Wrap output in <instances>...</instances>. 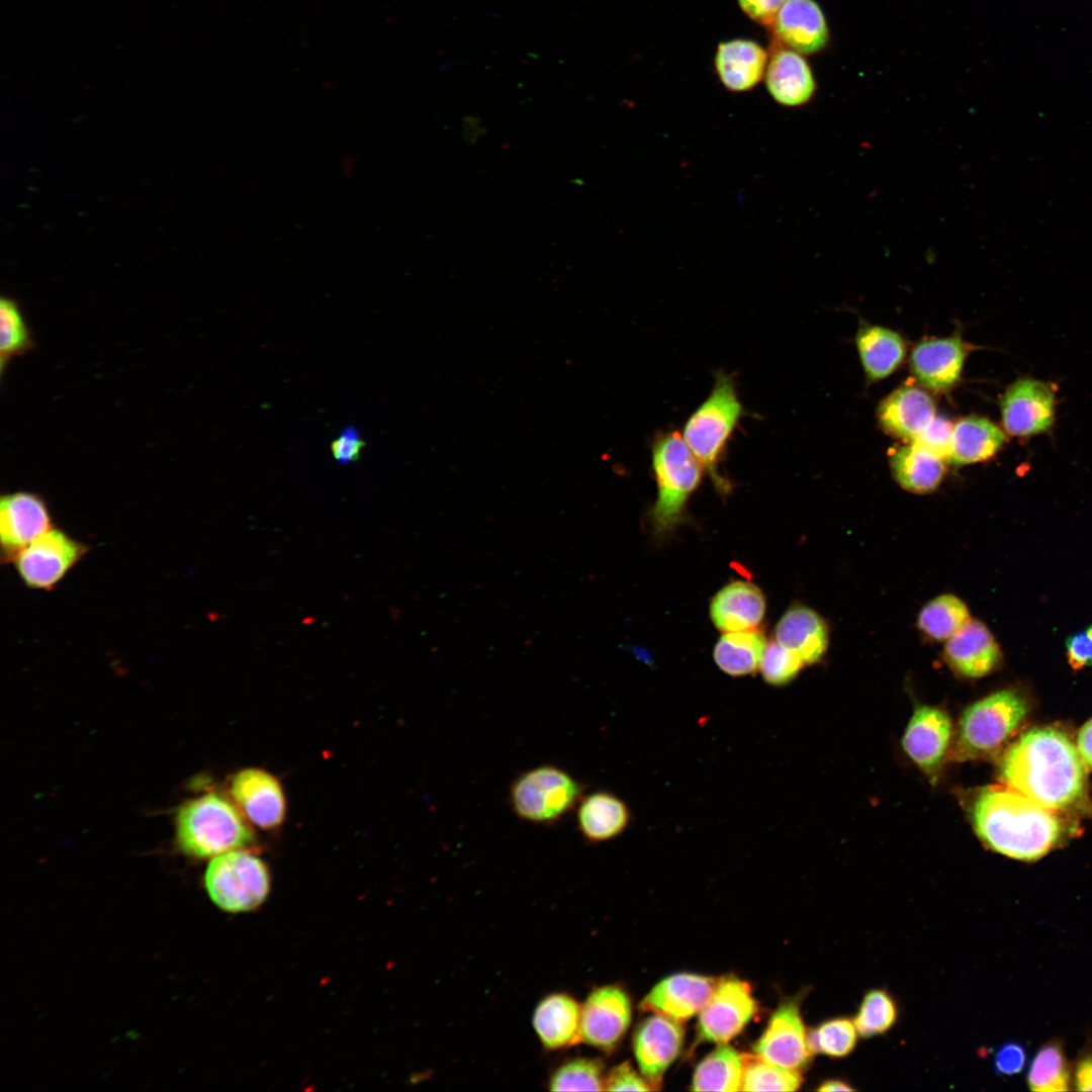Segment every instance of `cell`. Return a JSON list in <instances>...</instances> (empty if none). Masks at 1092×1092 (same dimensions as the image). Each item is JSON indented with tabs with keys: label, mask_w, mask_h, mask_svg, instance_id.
Masks as SVG:
<instances>
[{
	"label": "cell",
	"mask_w": 1092,
	"mask_h": 1092,
	"mask_svg": "<svg viewBox=\"0 0 1092 1092\" xmlns=\"http://www.w3.org/2000/svg\"><path fill=\"white\" fill-rule=\"evenodd\" d=\"M1002 783L1037 804L1067 815L1088 809L1087 765L1066 732L1033 727L1004 752Z\"/></svg>",
	"instance_id": "cell-1"
},
{
	"label": "cell",
	"mask_w": 1092,
	"mask_h": 1092,
	"mask_svg": "<svg viewBox=\"0 0 1092 1092\" xmlns=\"http://www.w3.org/2000/svg\"><path fill=\"white\" fill-rule=\"evenodd\" d=\"M970 812L975 832L990 849L1023 861L1039 859L1073 832L1064 814L1006 786L981 789Z\"/></svg>",
	"instance_id": "cell-2"
},
{
	"label": "cell",
	"mask_w": 1092,
	"mask_h": 1092,
	"mask_svg": "<svg viewBox=\"0 0 1092 1092\" xmlns=\"http://www.w3.org/2000/svg\"><path fill=\"white\" fill-rule=\"evenodd\" d=\"M743 415L744 407L733 377L718 371L709 395L688 418L682 429L681 436L688 447L721 491L727 490L730 484L719 472V466Z\"/></svg>",
	"instance_id": "cell-3"
},
{
	"label": "cell",
	"mask_w": 1092,
	"mask_h": 1092,
	"mask_svg": "<svg viewBox=\"0 0 1092 1092\" xmlns=\"http://www.w3.org/2000/svg\"><path fill=\"white\" fill-rule=\"evenodd\" d=\"M176 837L180 849L195 857L216 856L255 840L238 807L216 793L190 800L179 809Z\"/></svg>",
	"instance_id": "cell-4"
},
{
	"label": "cell",
	"mask_w": 1092,
	"mask_h": 1092,
	"mask_svg": "<svg viewBox=\"0 0 1092 1092\" xmlns=\"http://www.w3.org/2000/svg\"><path fill=\"white\" fill-rule=\"evenodd\" d=\"M651 465L657 497L650 520L655 533L663 535L682 521L687 503L698 488L704 468L681 434L673 430L659 432L654 437Z\"/></svg>",
	"instance_id": "cell-5"
},
{
	"label": "cell",
	"mask_w": 1092,
	"mask_h": 1092,
	"mask_svg": "<svg viewBox=\"0 0 1092 1092\" xmlns=\"http://www.w3.org/2000/svg\"><path fill=\"white\" fill-rule=\"evenodd\" d=\"M1027 713L1026 699L1014 690H1002L974 703L960 719L951 758L966 761L997 752Z\"/></svg>",
	"instance_id": "cell-6"
},
{
	"label": "cell",
	"mask_w": 1092,
	"mask_h": 1092,
	"mask_svg": "<svg viewBox=\"0 0 1092 1092\" xmlns=\"http://www.w3.org/2000/svg\"><path fill=\"white\" fill-rule=\"evenodd\" d=\"M582 793L581 783L568 771L543 764L520 774L512 782L509 801L521 820L552 825L576 809Z\"/></svg>",
	"instance_id": "cell-7"
},
{
	"label": "cell",
	"mask_w": 1092,
	"mask_h": 1092,
	"mask_svg": "<svg viewBox=\"0 0 1092 1092\" xmlns=\"http://www.w3.org/2000/svg\"><path fill=\"white\" fill-rule=\"evenodd\" d=\"M204 882L214 904L231 913L257 908L270 890V875L264 861L240 850L214 856L206 869Z\"/></svg>",
	"instance_id": "cell-8"
},
{
	"label": "cell",
	"mask_w": 1092,
	"mask_h": 1092,
	"mask_svg": "<svg viewBox=\"0 0 1092 1092\" xmlns=\"http://www.w3.org/2000/svg\"><path fill=\"white\" fill-rule=\"evenodd\" d=\"M89 547L59 528H51L12 560L23 583L52 590L87 554Z\"/></svg>",
	"instance_id": "cell-9"
},
{
	"label": "cell",
	"mask_w": 1092,
	"mask_h": 1092,
	"mask_svg": "<svg viewBox=\"0 0 1092 1092\" xmlns=\"http://www.w3.org/2000/svg\"><path fill=\"white\" fill-rule=\"evenodd\" d=\"M1057 387L1052 382L1022 377L1011 383L1000 400L1001 420L1009 436L1029 439L1051 432L1056 422Z\"/></svg>",
	"instance_id": "cell-10"
},
{
	"label": "cell",
	"mask_w": 1092,
	"mask_h": 1092,
	"mask_svg": "<svg viewBox=\"0 0 1092 1092\" xmlns=\"http://www.w3.org/2000/svg\"><path fill=\"white\" fill-rule=\"evenodd\" d=\"M756 1011L749 985L737 978H724L701 1010L699 1037L705 1041L726 1043L736 1036Z\"/></svg>",
	"instance_id": "cell-11"
},
{
	"label": "cell",
	"mask_w": 1092,
	"mask_h": 1092,
	"mask_svg": "<svg viewBox=\"0 0 1092 1092\" xmlns=\"http://www.w3.org/2000/svg\"><path fill=\"white\" fill-rule=\"evenodd\" d=\"M53 528L47 502L36 492L20 490L0 498L1 559L13 558L29 543Z\"/></svg>",
	"instance_id": "cell-12"
},
{
	"label": "cell",
	"mask_w": 1092,
	"mask_h": 1092,
	"mask_svg": "<svg viewBox=\"0 0 1092 1092\" xmlns=\"http://www.w3.org/2000/svg\"><path fill=\"white\" fill-rule=\"evenodd\" d=\"M755 1055L780 1067L800 1071L813 1058L797 1000L781 1004L753 1046Z\"/></svg>",
	"instance_id": "cell-13"
},
{
	"label": "cell",
	"mask_w": 1092,
	"mask_h": 1092,
	"mask_svg": "<svg viewBox=\"0 0 1092 1092\" xmlns=\"http://www.w3.org/2000/svg\"><path fill=\"white\" fill-rule=\"evenodd\" d=\"M631 1003L618 986L594 990L581 1006V1037L605 1052L613 1051L631 1021Z\"/></svg>",
	"instance_id": "cell-14"
},
{
	"label": "cell",
	"mask_w": 1092,
	"mask_h": 1092,
	"mask_svg": "<svg viewBox=\"0 0 1092 1092\" xmlns=\"http://www.w3.org/2000/svg\"><path fill=\"white\" fill-rule=\"evenodd\" d=\"M951 722L942 710L918 707L906 728L902 746L918 767L935 783L951 739Z\"/></svg>",
	"instance_id": "cell-15"
},
{
	"label": "cell",
	"mask_w": 1092,
	"mask_h": 1092,
	"mask_svg": "<svg viewBox=\"0 0 1092 1092\" xmlns=\"http://www.w3.org/2000/svg\"><path fill=\"white\" fill-rule=\"evenodd\" d=\"M685 1031L678 1021L654 1014L647 1017L634 1034L633 1048L640 1072L652 1090L678 1056Z\"/></svg>",
	"instance_id": "cell-16"
},
{
	"label": "cell",
	"mask_w": 1092,
	"mask_h": 1092,
	"mask_svg": "<svg viewBox=\"0 0 1092 1092\" xmlns=\"http://www.w3.org/2000/svg\"><path fill=\"white\" fill-rule=\"evenodd\" d=\"M770 26L782 44L804 56L820 54L831 43L827 18L815 0H787Z\"/></svg>",
	"instance_id": "cell-17"
},
{
	"label": "cell",
	"mask_w": 1092,
	"mask_h": 1092,
	"mask_svg": "<svg viewBox=\"0 0 1092 1092\" xmlns=\"http://www.w3.org/2000/svg\"><path fill=\"white\" fill-rule=\"evenodd\" d=\"M718 981L695 974H675L660 981L640 1003L643 1011H652L678 1022L701 1012Z\"/></svg>",
	"instance_id": "cell-18"
},
{
	"label": "cell",
	"mask_w": 1092,
	"mask_h": 1092,
	"mask_svg": "<svg viewBox=\"0 0 1092 1092\" xmlns=\"http://www.w3.org/2000/svg\"><path fill=\"white\" fill-rule=\"evenodd\" d=\"M231 793L241 811L256 826L271 829L285 816V798L278 780L260 768H246L236 774Z\"/></svg>",
	"instance_id": "cell-19"
},
{
	"label": "cell",
	"mask_w": 1092,
	"mask_h": 1092,
	"mask_svg": "<svg viewBox=\"0 0 1092 1092\" xmlns=\"http://www.w3.org/2000/svg\"><path fill=\"white\" fill-rule=\"evenodd\" d=\"M764 81L771 98L785 107L808 104L818 88L812 67L805 56L787 47L772 52Z\"/></svg>",
	"instance_id": "cell-20"
},
{
	"label": "cell",
	"mask_w": 1092,
	"mask_h": 1092,
	"mask_svg": "<svg viewBox=\"0 0 1092 1092\" xmlns=\"http://www.w3.org/2000/svg\"><path fill=\"white\" fill-rule=\"evenodd\" d=\"M967 350L959 337L920 342L910 357L915 377L935 391L951 388L960 379Z\"/></svg>",
	"instance_id": "cell-21"
},
{
	"label": "cell",
	"mask_w": 1092,
	"mask_h": 1092,
	"mask_svg": "<svg viewBox=\"0 0 1092 1092\" xmlns=\"http://www.w3.org/2000/svg\"><path fill=\"white\" fill-rule=\"evenodd\" d=\"M944 656L957 672L978 678L999 664L1001 651L989 629L982 622L970 620L947 640Z\"/></svg>",
	"instance_id": "cell-22"
},
{
	"label": "cell",
	"mask_w": 1092,
	"mask_h": 1092,
	"mask_svg": "<svg viewBox=\"0 0 1092 1092\" xmlns=\"http://www.w3.org/2000/svg\"><path fill=\"white\" fill-rule=\"evenodd\" d=\"M878 417L887 433L913 443L935 418V404L923 389L903 386L882 401Z\"/></svg>",
	"instance_id": "cell-23"
},
{
	"label": "cell",
	"mask_w": 1092,
	"mask_h": 1092,
	"mask_svg": "<svg viewBox=\"0 0 1092 1092\" xmlns=\"http://www.w3.org/2000/svg\"><path fill=\"white\" fill-rule=\"evenodd\" d=\"M765 614V598L761 589L747 581H733L721 588L712 599L710 616L723 632L754 630Z\"/></svg>",
	"instance_id": "cell-24"
},
{
	"label": "cell",
	"mask_w": 1092,
	"mask_h": 1092,
	"mask_svg": "<svg viewBox=\"0 0 1092 1092\" xmlns=\"http://www.w3.org/2000/svg\"><path fill=\"white\" fill-rule=\"evenodd\" d=\"M767 60V52L756 41L736 38L718 44L714 62L725 88L744 92L754 88L763 78Z\"/></svg>",
	"instance_id": "cell-25"
},
{
	"label": "cell",
	"mask_w": 1092,
	"mask_h": 1092,
	"mask_svg": "<svg viewBox=\"0 0 1092 1092\" xmlns=\"http://www.w3.org/2000/svg\"><path fill=\"white\" fill-rule=\"evenodd\" d=\"M534 1029L547 1050H561L577 1044L581 1037V1007L563 993L545 997L536 1007Z\"/></svg>",
	"instance_id": "cell-26"
},
{
	"label": "cell",
	"mask_w": 1092,
	"mask_h": 1092,
	"mask_svg": "<svg viewBox=\"0 0 1092 1092\" xmlns=\"http://www.w3.org/2000/svg\"><path fill=\"white\" fill-rule=\"evenodd\" d=\"M631 813L626 803L613 793L598 791L582 796L576 806V821L582 837L592 843L608 841L629 826Z\"/></svg>",
	"instance_id": "cell-27"
},
{
	"label": "cell",
	"mask_w": 1092,
	"mask_h": 1092,
	"mask_svg": "<svg viewBox=\"0 0 1092 1092\" xmlns=\"http://www.w3.org/2000/svg\"><path fill=\"white\" fill-rule=\"evenodd\" d=\"M776 640L797 653L806 664L815 663L828 646V630L814 610L795 606L786 611L775 628Z\"/></svg>",
	"instance_id": "cell-28"
},
{
	"label": "cell",
	"mask_w": 1092,
	"mask_h": 1092,
	"mask_svg": "<svg viewBox=\"0 0 1092 1092\" xmlns=\"http://www.w3.org/2000/svg\"><path fill=\"white\" fill-rule=\"evenodd\" d=\"M1005 441V433L990 420L980 416L964 418L953 426L949 461L959 465L987 461Z\"/></svg>",
	"instance_id": "cell-29"
},
{
	"label": "cell",
	"mask_w": 1092,
	"mask_h": 1092,
	"mask_svg": "<svg viewBox=\"0 0 1092 1092\" xmlns=\"http://www.w3.org/2000/svg\"><path fill=\"white\" fill-rule=\"evenodd\" d=\"M859 357L868 377L879 380L890 375L903 361V339L889 329L863 326L856 335Z\"/></svg>",
	"instance_id": "cell-30"
},
{
	"label": "cell",
	"mask_w": 1092,
	"mask_h": 1092,
	"mask_svg": "<svg viewBox=\"0 0 1092 1092\" xmlns=\"http://www.w3.org/2000/svg\"><path fill=\"white\" fill-rule=\"evenodd\" d=\"M891 467L899 484L916 493L932 491L944 475L943 460L915 443L899 448Z\"/></svg>",
	"instance_id": "cell-31"
},
{
	"label": "cell",
	"mask_w": 1092,
	"mask_h": 1092,
	"mask_svg": "<svg viewBox=\"0 0 1092 1092\" xmlns=\"http://www.w3.org/2000/svg\"><path fill=\"white\" fill-rule=\"evenodd\" d=\"M766 644L764 635L756 629L725 632L715 645L714 660L729 675L751 674L759 668Z\"/></svg>",
	"instance_id": "cell-32"
},
{
	"label": "cell",
	"mask_w": 1092,
	"mask_h": 1092,
	"mask_svg": "<svg viewBox=\"0 0 1092 1092\" xmlns=\"http://www.w3.org/2000/svg\"><path fill=\"white\" fill-rule=\"evenodd\" d=\"M1026 1083L1030 1090L1036 1092L1073 1089L1072 1067L1060 1038H1051L1040 1045L1029 1064Z\"/></svg>",
	"instance_id": "cell-33"
},
{
	"label": "cell",
	"mask_w": 1092,
	"mask_h": 1092,
	"mask_svg": "<svg viewBox=\"0 0 1092 1092\" xmlns=\"http://www.w3.org/2000/svg\"><path fill=\"white\" fill-rule=\"evenodd\" d=\"M744 1055L722 1044L696 1068L691 1089L694 1091H740Z\"/></svg>",
	"instance_id": "cell-34"
},
{
	"label": "cell",
	"mask_w": 1092,
	"mask_h": 1092,
	"mask_svg": "<svg viewBox=\"0 0 1092 1092\" xmlns=\"http://www.w3.org/2000/svg\"><path fill=\"white\" fill-rule=\"evenodd\" d=\"M970 620L969 610L963 601L953 595H942L922 608L917 624L930 638L947 641Z\"/></svg>",
	"instance_id": "cell-35"
},
{
	"label": "cell",
	"mask_w": 1092,
	"mask_h": 1092,
	"mask_svg": "<svg viewBox=\"0 0 1092 1092\" xmlns=\"http://www.w3.org/2000/svg\"><path fill=\"white\" fill-rule=\"evenodd\" d=\"M35 347L32 333L17 302L8 297L0 300V372L4 374L9 362L25 355Z\"/></svg>",
	"instance_id": "cell-36"
},
{
	"label": "cell",
	"mask_w": 1092,
	"mask_h": 1092,
	"mask_svg": "<svg viewBox=\"0 0 1092 1092\" xmlns=\"http://www.w3.org/2000/svg\"><path fill=\"white\" fill-rule=\"evenodd\" d=\"M802 1082L800 1071L780 1067L757 1055L744 1054L740 1091H795Z\"/></svg>",
	"instance_id": "cell-37"
},
{
	"label": "cell",
	"mask_w": 1092,
	"mask_h": 1092,
	"mask_svg": "<svg viewBox=\"0 0 1092 1092\" xmlns=\"http://www.w3.org/2000/svg\"><path fill=\"white\" fill-rule=\"evenodd\" d=\"M898 1008L893 997L884 989H872L862 998L853 1019L861 1037L881 1035L896 1023Z\"/></svg>",
	"instance_id": "cell-38"
},
{
	"label": "cell",
	"mask_w": 1092,
	"mask_h": 1092,
	"mask_svg": "<svg viewBox=\"0 0 1092 1092\" xmlns=\"http://www.w3.org/2000/svg\"><path fill=\"white\" fill-rule=\"evenodd\" d=\"M857 1038L858 1032L853 1020L846 1017L826 1020L808 1031V1042L812 1053L835 1059L848 1056L854 1050Z\"/></svg>",
	"instance_id": "cell-39"
},
{
	"label": "cell",
	"mask_w": 1092,
	"mask_h": 1092,
	"mask_svg": "<svg viewBox=\"0 0 1092 1092\" xmlns=\"http://www.w3.org/2000/svg\"><path fill=\"white\" fill-rule=\"evenodd\" d=\"M604 1064L599 1059L577 1058L563 1063L549 1082L552 1091L605 1090Z\"/></svg>",
	"instance_id": "cell-40"
},
{
	"label": "cell",
	"mask_w": 1092,
	"mask_h": 1092,
	"mask_svg": "<svg viewBox=\"0 0 1092 1092\" xmlns=\"http://www.w3.org/2000/svg\"><path fill=\"white\" fill-rule=\"evenodd\" d=\"M804 664L797 653L774 640L766 644L759 669L767 684L781 687L794 679Z\"/></svg>",
	"instance_id": "cell-41"
},
{
	"label": "cell",
	"mask_w": 1092,
	"mask_h": 1092,
	"mask_svg": "<svg viewBox=\"0 0 1092 1092\" xmlns=\"http://www.w3.org/2000/svg\"><path fill=\"white\" fill-rule=\"evenodd\" d=\"M953 426L949 420L935 416L913 443L933 453L943 461L949 460Z\"/></svg>",
	"instance_id": "cell-42"
},
{
	"label": "cell",
	"mask_w": 1092,
	"mask_h": 1092,
	"mask_svg": "<svg viewBox=\"0 0 1092 1092\" xmlns=\"http://www.w3.org/2000/svg\"><path fill=\"white\" fill-rule=\"evenodd\" d=\"M364 447L365 441L360 431L349 426L343 429L337 438L333 440L331 451L338 463L348 465L359 460Z\"/></svg>",
	"instance_id": "cell-43"
},
{
	"label": "cell",
	"mask_w": 1092,
	"mask_h": 1092,
	"mask_svg": "<svg viewBox=\"0 0 1092 1092\" xmlns=\"http://www.w3.org/2000/svg\"><path fill=\"white\" fill-rule=\"evenodd\" d=\"M1026 1061V1050L1020 1042H1004L995 1053V1073L999 1076L1019 1074L1024 1069Z\"/></svg>",
	"instance_id": "cell-44"
},
{
	"label": "cell",
	"mask_w": 1092,
	"mask_h": 1092,
	"mask_svg": "<svg viewBox=\"0 0 1092 1092\" xmlns=\"http://www.w3.org/2000/svg\"><path fill=\"white\" fill-rule=\"evenodd\" d=\"M608 1091H649L652 1090L644 1078H641L628 1062L614 1067L605 1079Z\"/></svg>",
	"instance_id": "cell-45"
},
{
	"label": "cell",
	"mask_w": 1092,
	"mask_h": 1092,
	"mask_svg": "<svg viewBox=\"0 0 1092 1092\" xmlns=\"http://www.w3.org/2000/svg\"><path fill=\"white\" fill-rule=\"evenodd\" d=\"M1065 645L1067 659L1073 669L1080 670L1092 665V639L1085 631L1070 635Z\"/></svg>",
	"instance_id": "cell-46"
},
{
	"label": "cell",
	"mask_w": 1092,
	"mask_h": 1092,
	"mask_svg": "<svg viewBox=\"0 0 1092 1092\" xmlns=\"http://www.w3.org/2000/svg\"><path fill=\"white\" fill-rule=\"evenodd\" d=\"M787 0H737L741 10L762 25H771Z\"/></svg>",
	"instance_id": "cell-47"
},
{
	"label": "cell",
	"mask_w": 1092,
	"mask_h": 1092,
	"mask_svg": "<svg viewBox=\"0 0 1092 1092\" xmlns=\"http://www.w3.org/2000/svg\"><path fill=\"white\" fill-rule=\"evenodd\" d=\"M1073 1089L1092 1091V1041L1079 1053L1072 1067Z\"/></svg>",
	"instance_id": "cell-48"
},
{
	"label": "cell",
	"mask_w": 1092,
	"mask_h": 1092,
	"mask_svg": "<svg viewBox=\"0 0 1092 1092\" xmlns=\"http://www.w3.org/2000/svg\"><path fill=\"white\" fill-rule=\"evenodd\" d=\"M1077 748L1087 767L1092 768V719L1080 729L1077 737Z\"/></svg>",
	"instance_id": "cell-49"
},
{
	"label": "cell",
	"mask_w": 1092,
	"mask_h": 1092,
	"mask_svg": "<svg viewBox=\"0 0 1092 1092\" xmlns=\"http://www.w3.org/2000/svg\"><path fill=\"white\" fill-rule=\"evenodd\" d=\"M817 1090L818 1091L829 1092V1091H854L855 1089L853 1087H851L847 1082H845L843 1080L830 1079V1080L824 1081L817 1088Z\"/></svg>",
	"instance_id": "cell-50"
},
{
	"label": "cell",
	"mask_w": 1092,
	"mask_h": 1092,
	"mask_svg": "<svg viewBox=\"0 0 1092 1092\" xmlns=\"http://www.w3.org/2000/svg\"><path fill=\"white\" fill-rule=\"evenodd\" d=\"M1085 632H1086V634H1087V635H1088V636H1089V637H1090V638L1092 639V625H1090V626H1089V627H1088V628H1087V629L1085 630Z\"/></svg>",
	"instance_id": "cell-51"
}]
</instances>
